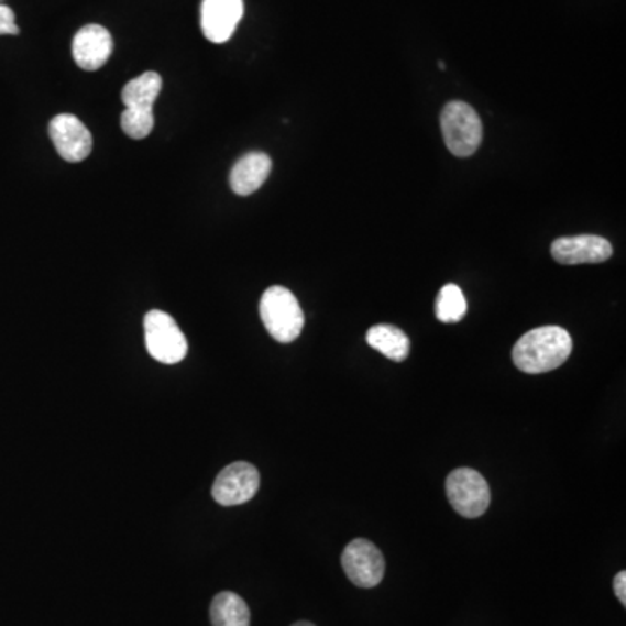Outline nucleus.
<instances>
[{
	"label": "nucleus",
	"instance_id": "nucleus-1",
	"mask_svg": "<svg viewBox=\"0 0 626 626\" xmlns=\"http://www.w3.org/2000/svg\"><path fill=\"white\" fill-rule=\"evenodd\" d=\"M573 352V340L559 326H543L526 332L515 343L512 359L517 370L527 374H541L557 370Z\"/></svg>",
	"mask_w": 626,
	"mask_h": 626
},
{
	"label": "nucleus",
	"instance_id": "nucleus-2",
	"mask_svg": "<svg viewBox=\"0 0 626 626\" xmlns=\"http://www.w3.org/2000/svg\"><path fill=\"white\" fill-rule=\"evenodd\" d=\"M260 316L270 337L278 343H293L304 331V310L286 287L272 286L263 293Z\"/></svg>",
	"mask_w": 626,
	"mask_h": 626
},
{
	"label": "nucleus",
	"instance_id": "nucleus-3",
	"mask_svg": "<svg viewBox=\"0 0 626 626\" xmlns=\"http://www.w3.org/2000/svg\"><path fill=\"white\" fill-rule=\"evenodd\" d=\"M440 128L446 146L457 157H470L482 143V122L479 113L465 101H451L440 113Z\"/></svg>",
	"mask_w": 626,
	"mask_h": 626
},
{
	"label": "nucleus",
	"instance_id": "nucleus-4",
	"mask_svg": "<svg viewBox=\"0 0 626 626\" xmlns=\"http://www.w3.org/2000/svg\"><path fill=\"white\" fill-rule=\"evenodd\" d=\"M146 350L161 364H178L187 358L188 341L169 314L150 310L145 316Z\"/></svg>",
	"mask_w": 626,
	"mask_h": 626
},
{
	"label": "nucleus",
	"instance_id": "nucleus-5",
	"mask_svg": "<svg viewBox=\"0 0 626 626\" xmlns=\"http://www.w3.org/2000/svg\"><path fill=\"white\" fill-rule=\"evenodd\" d=\"M446 493L452 508L466 519H477L491 505L490 484L477 470L458 469L449 473Z\"/></svg>",
	"mask_w": 626,
	"mask_h": 626
},
{
	"label": "nucleus",
	"instance_id": "nucleus-6",
	"mask_svg": "<svg viewBox=\"0 0 626 626\" xmlns=\"http://www.w3.org/2000/svg\"><path fill=\"white\" fill-rule=\"evenodd\" d=\"M341 565L353 585L374 589L385 576V559L380 548L367 539H353L341 556Z\"/></svg>",
	"mask_w": 626,
	"mask_h": 626
},
{
	"label": "nucleus",
	"instance_id": "nucleus-7",
	"mask_svg": "<svg viewBox=\"0 0 626 626\" xmlns=\"http://www.w3.org/2000/svg\"><path fill=\"white\" fill-rule=\"evenodd\" d=\"M260 490V473L256 466L237 461L221 470L212 484V498L221 506L244 505L256 496Z\"/></svg>",
	"mask_w": 626,
	"mask_h": 626
},
{
	"label": "nucleus",
	"instance_id": "nucleus-8",
	"mask_svg": "<svg viewBox=\"0 0 626 626\" xmlns=\"http://www.w3.org/2000/svg\"><path fill=\"white\" fill-rule=\"evenodd\" d=\"M50 136L56 152L67 162H83L91 155V133L72 113L54 117L50 124Z\"/></svg>",
	"mask_w": 626,
	"mask_h": 626
},
{
	"label": "nucleus",
	"instance_id": "nucleus-9",
	"mask_svg": "<svg viewBox=\"0 0 626 626\" xmlns=\"http://www.w3.org/2000/svg\"><path fill=\"white\" fill-rule=\"evenodd\" d=\"M244 17V0H204L200 8V26L212 44L232 39L237 25Z\"/></svg>",
	"mask_w": 626,
	"mask_h": 626
},
{
	"label": "nucleus",
	"instance_id": "nucleus-10",
	"mask_svg": "<svg viewBox=\"0 0 626 626\" xmlns=\"http://www.w3.org/2000/svg\"><path fill=\"white\" fill-rule=\"evenodd\" d=\"M552 256L560 265L602 263L613 256V245L598 235L562 237L553 242Z\"/></svg>",
	"mask_w": 626,
	"mask_h": 626
},
{
	"label": "nucleus",
	"instance_id": "nucleus-11",
	"mask_svg": "<svg viewBox=\"0 0 626 626\" xmlns=\"http://www.w3.org/2000/svg\"><path fill=\"white\" fill-rule=\"evenodd\" d=\"M112 35L105 26L86 25L75 34L72 54L79 68L95 72L103 67L112 54Z\"/></svg>",
	"mask_w": 626,
	"mask_h": 626
},
{
	"label": "nucleus",
	"instance_id": "nucleus-12",
	"mask_svg": "<svg viewBox=\"0 0 626 626\" xmlns=\"http://www.w3.org/2000/svg\"><path fill=\"white\" fill-rule=\"evenodd\" d=\"M272 171V158L263 152H250L239 158L230 173V187L237 196H251L263 187Z\"/></svg>",
	"mask_w": 626,
	"mask_h": 626
},
{
	"label": "nucleus",
	"instance_id": "nucleus-13",
	"mask_svg": "<svg viewBox=\"0 0 626 626\" xmlns=\"http://www.w3.org/2000/svg\"><path fill=\"white\" fill-rule=\"evenodd\" d=\"M365 341L371 349L383 353L385 358L394 362H404L411 352V341L403 329L395 328L391 323H377L367 331Z\"/></svg>",
	"mask_w": 626,
	"mask_h": 626
},
{
	"label": "nucleus",
	"instance_id": "nucleus-14",
	"mask_svg": "<svg viewBox=\"0 0 626 626\" xmlns=\"http://www.w3.org/2000/svg\"><path fill=\"white\" fill-rule=\"evenodd\" d=\"M162 77L157 72H145L136 79L129 80L122 89V103L125 110L154 112V103L161 95Z\"/></svg>",
	"mask_w": 626,
	"mask_h": 626
},
{
	"label": "nucleus",
	"instance_id": "nucleus-15",
	"mask_svg": "<svg viewBox=\"0 0 626 626\" xmlns=\"http://www.w3.org/2000/svg\"><path fill=\"white\" fill-rule=\"evenodd\" d=\"M212 626H250V607L233 592H221L211 602Z\"/></svg>",
	"mask_w": 626,
	"mask_h": 626
},
{
	"label": "nucleus",
	"instance_id": "nucleus-16",
	"mask_svg": "<svg viewBox=\"0 0 626 626\" xmlns=\"http://www.w3.org/2000/svg\"><path fill=\"white\" fill-rule=\"evenodd\" d=\"M466 310L469 307H466L465 295L457 284H448L440 289L436 304V316L440 322H460L466 316Z\"/></svg>",
	"mask_w": 626,
	"mask_h": 626
},
{
	"label": "nucleus",
	"instance_id": "nucleus-17",
	"mask_svg": "<svg viewBox=\"0 0 626 626\" xmlns=\"http://www.w3.org/2000/svg\"><path fill=\"white\" fill-rule=\"evenodd\" d=\"M154 112H136V110H124L121 117L122 131L133 140H143L154 131Z\"/></svg>",
	"mask_w": 626,
	"mask_h": 626
},
{
	"label": "nucleus",
	"instance_id": "nucleus-18",
	"mask_svg": "<svg viewBox=\"0 0 626 626\" xmlns=\"http://www.w3.org/2000/svg\"><path fill=\"white\" fill-rule=\"evenodd\" d=\"M20 29L17 25L13 9L0 4V35H18Z\"/></svg>",
	"mask_w": 626,
	"mask_h": 626
},
{
	"label": "nucleus",
	"instance_id": "nucleus-19",
	"mask_svg": "<svg viewBox=\"0 0 626 626\" xmlns=\"http://www.w3.org/2000/svg\"><path fill=\"white\" fill-rule=\"evenodd\" d=\"M614 593H616V597L619 598L623 606H626V573L622 571V573L616 574L614 578Z\"/></svg>",
	"mask_w": 626,
	"mask_h": 626
},
{
	"label": "nucleus",
	"instance_id": "nucleus-20",
	"mask_svg": "<svg viewBox=\"0 0 626 626\" xmlns=\"http://www.w3.org/2000/svg\"><path fill=\"white\" fill-rule=\"evenodd\" d=\"M293 626H316V625H311V623L308 622H299V623H295V625Z\"/></svg>",
	"mask_w": 626,
	"mask_h": 626
},
{
	"label": "nucleus",
	"instance_id": "nucleus-21",
	"mask_svg": "<svg viewBox=\"0 0 626 626\" xmlns=\"http://www.w3.org/2000/svg\"><path fill=\"white\" fill-rule=\"evenodd\" d=\"M0 2H2V0H0Z\"/></svg>",
	"mask_w": 626,
	"mask_h": 626
}]
</instances>
